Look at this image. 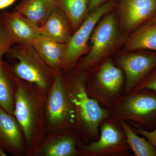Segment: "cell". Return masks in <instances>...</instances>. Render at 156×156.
<instances>
[{"label":"cell","mask_w":156,"mask_h":156,"mask_svg":"<svg viewBox=\"0 0 156 156\" xmlns=\"http://www.w3.org/2000/svg\"><path fill=\"white\" fill-rule=\"evenodd\" d=\"M119 13L122 28L131 31L155 16L156 0H121Z\"/></svg>","instance_id":"4fadbf2b"},{"label":"cell","mask_w":156,"mask_h":156,"mask_svg":"<svg viewBox=\"0 0 156 156\" xmlns=\"http://www.w3.org/2000/svg\"><path fill=\"white\" fill-rule=\"evenodd\" d=\"M0 147L14 156H28L29 149L14 115L0 107Z\"/></svg>","instance_id":"7c38bea8"},{"label":"cell","mask_w":156,"mask_h":156,"mask_svg":"<svg viewBox=\"0 0 156 156\" xmlns=\"http://www.w3.org/2000/svg\"><path fill=\"white\" fill-rule=\"evenodd\" d=\"M72 30L69 20L57 4L48 20L40 27V33L41 36L67 44L72 36Z\"/></svg>","instance_id":"9a60e30c"},{"label":"cell","mask_w":156,"mask_h":156,"mask_svg":"<svg viewBox=\"0 0 156 156\" xmlns=\"http://www.w3.org/2000/svg\"><path fill=\"white\" fill-rule=\"evenodd\" d=\"M125 49L128 52L141 50L156 51V22L137 30L127 41Z\"/></svg>","instance_id":"d6986e66"},{"label":"cell","mask_w":156,"mask_h":156,"mask_svg":"<svg viewBox=\"0 0 156 156\" xmlns=\"http://www.w3.org/2000/svg\"><path fill=\"white\" fill-rule=\"evenodd\" d=\"M156 22V15L151 20L150 22L149 23H153Z\"/></svg>","instance_id":"83f0119b"},{"label":"cell","mask_w":156,"mask_h":156,"mask_svg":"<svg viewBox=\"0 0 156 156\" xmlns=\"http://www.w3.org/2000/svg\"><path fill=\"white\" fill-rule=\"evenodd\" d=\"M126 134L127 143L136 156H156V148L144 136H140L125 121L120 122Z\"/></svg>","instance_id":"44dd1931"},{"label":"cell","mask_w":156,"mask_h":156,"mask_svg":"<svg viewBox=\"0 0 156 156\" xmlns=\"http://www.w3.org/2000/svg\"><path fill=\"white\" fill-rule=\"evenodd\" d=\"M148 89L156 93V67L136 85L133 90Z\"/></svg>","instance_id":"603a6c76"},{"label":"cell","mask_w":156,"mask_h":156,"mask_svg":"<svg viewBox=\"0 0 156 156\" xmlns=\"http://www.w3.org/2000/svg\"><path fill=\"white\" fill-rule=\"evenodd\" d=\"M6 32L14 44L32 45L41 36L40 27L14 11L1 14Z\"/></svg>","instance_id":"5bb4252c"},{"label":"cell","mask_w":156,"mask_h":156,"mask_svg":"<svg viewBox=\"0 0 156 156\" xmlns=\"http://www.w3.org/2000/svg\"><path fill=\"white\" fill-rule=\"evenodd\" d=\"M31 45L55 72L61 71L67 44L58 43L40 36Z\"/></svg>","instance_id":"ac0fdd59"},{"label":"cell","mask_w":156,"mask_h":156,"mask_svg":"<svg viewBox=\"0 0 156 156\" xmlns=\"http://www.w3.org/2000/svg\"><path fill=\"white\" fill-rule=\"evenodd\" d=\"M92 47L87 56L74 68L87 72L108 59L121 40L118 22L113 14L104 15L98 23L92 35Z\"/></svg>","instance_id":"8992f818"},{"label":"cell","mask_w":156,"mask_h":156,"mask_svg":"<svg viewBox=\"0 0 156 156\" xmlns=\"http://www.w3.org/2000/svg\"><path fill=\"white\" fill-rule=\"evenodd\" d=\"M109 117L118 122L143 127L156 123V93L148 89L132 90L123 94L108 110Z\"/></svg>","instance_id":"277c9868"},{"label":"cell","mask_w":156,"mask_h":156,"mask_svg":"<svg viewBox=\"0 0 156 156\" xmlns=\"http://www.w3.org/2000/svg\"><path fill=\"white\" fill-rule=\"evenodd\" d=\"M17 88V77L13 67L0 58V107L13 115Z\"/></svg>","instance_id":"2e32d148"},{"label":"cell","mask_w":156,"mask_h":156,"mask_svg":"<svg viewBox=\"0 0 156 156\" xmlns=\"http://www.w3.org/2000/svg\"><path fill=\"white\" fill-rule=\"evenodd\" d=\"M8 156L7 154L0 147V156Z\"/></svg>","instance_id":"4316f807"},{"label":"cell","mask_w":156,"mask_h":156,"mask_svg":"<svg viewBox=\"0 0 156 156\" xmlns=\"http://www.w3.org/2000/svg\"><path fill=\"white\" fill-rule=\"evenodd\" d=\"M17 0H0V10L12 5Z\"/></svg>","instance_id":"484cf974"},{"label":"cell","mask_w":156,"mask_h":156,"mask_svg":"<svg viewBox=\"0 0 156 156\" xmlns=\"http://www.w3.org/2000/svg\"><path fill=\"white\" fill-rule=\"evenodd\" d=\"M8 53L17 61L12 66L17 78L50 91L56 73L31 45H14Z\"/></svg>","instance_id":"5b68a950"},{"label":"cell","mask_w":156,"mask_h":156,"mask_svg":"<svg viewBox=\"0 0 156 156\" xmlns=\"http://www.w3.org/2000/svg\"><path fill=\"white\" fill-rule=\"evenodd\" d=\"M17 84L14 115L24 134L29 153L48 133L46 104L49 92L17 78Z\"/></svg>","instance_id":"6da1fadb"},{"label":"cell","mask_w":156,"mask_h":156,"mask_svg":"<svg viewBox=\"0 0 156 156\" xmlns=\"http://www.w3.org/2000/svg\"><path fill=\"white\" fill-rule=\"evenodd\" d=\"M113 3L110 2L91 11L67 44L66 52L61 70L66 72L74 68L80 58L87 52V44L98 23L110 11Z\"/></svg>","instance_id":"9c48e42d"},{"label":"cell","mask_w":156,"mask_h":156,"mask_svg":"<svg viewBox=\"0 0 156 156\" xmlns=\"http://www.w3.org/2000/svg\"><path fill=\"white\" fill-rule=\"evenodd\" d=\"M86 73L87 93L101 106L110 109L124 93L123 71L108 58Z\"/></svg>","instance_id":"3957f363"},{"label":"cell","mask_w":156,"mask_h":156,"mask_svg":"<svg viewBox=\"0 0 156 156\" xmlns=\"http://www.w3.org/2000/svg\"><path fill=\"white\" fill-rule=\"evenodd\" d=\"M107 0H89V9L91 11H94L102 5Z\"/></svg>","instance_id":"d4e9b609"},{"label":"cell","mask_w":156,"mask_h":156,"mask_svg":"<svg viewBox=\"0 0 156 156\" xmlns=\"http://www.w3.org/2000/svg\"><path fill=\"white\" fill-rule=\"evenodd\" d=\"M48 133L70 129L76 130V116L61 71L56 73L48 92L46 104Z\"/></svg>","instance_id":"52a82bcc"},{"label":"cell","mask_w":156,"mask_h":156,"mask_svg":"<svg viewBox=\"0 0 156 156\" xmlns=\"http://www.w3.org/2000/svg\"><path fill=\"white\" fill-rule=\"evenodd\" d=\"M14 45L6 32L0 14V58H2L4 54L9 53Z\"/></svg>","instance_id":"7402d4cb"},{"label":"cell","mask_w":156,"mask_h":156,"mask_svg":"<svg viewBox=\"0 0 156 156\" xmlns=\"http://www.w3.org/2000/svg\"><path fill=\"white\" fill-rule=\"evenodd\" d=\"M56 2L75 32L87 17L89 0H56Z\"/></svg>","instance_id":"ffe728a7"},{"label":"cell","mask_w":156,"mask_h":156,"mask_svg":"<svg viewBox=\"0 0 156 156\" xmlns=\"http://www.w3.org/2000/svg\"><path fill=\"white\" fill-rule=\"evenodd\" d=\"M126 77L124 93L131 92L156 67V54L137 52L125 53L117 61Z\"/></svg>","instance_id":"8fae6325"},{"label":"cell","mask_w":156,"mask_h":156,"mask_svg":"<svg viewBox=\"0 0 156 156\" xmlns=\"http://www.w3.org/2000/svg\"><path fill=\"white\" fill-rule=\"evenodd\" d=\"M79 147L82 156H126L131 151L120 122L109 116L101 123L98 139L89 144L80 140Z\"/></svg>","instance_id":"ba28073f"},{"label":"cell","mask_w":156,"mask_h":156,"mask_svg":"<svg viewBox=\"0 0 156 156\" xmlns=\"http://www.w3.org/2000/svg\"><path fill=\"white\" fill-rule=\"evenodd\" d=\"M80 140L74 129L48 132L28 156H81Z\"/></svg>","instance_id":"30bf717a"},{"label":"cell","mask_w":156,"mask_h":156,"mask_svg":"<svg viewBox=\"0 0 156 156\" xmlns=\"http://www.w3.org/2000/svg\"><path fill=\"white\" fill-rule=\"evenodd\" d=\"M63 73L66 87L75 111L76 132L84 144L95 141L99 137L101 123L109 116L108 110L87 93L86 72L73 68Z\"/></svg>","instance_id":"7a4b0ae2"},{"label":"cell","mask_w":156,"mask_h":156,"mask_svg":"<svg viewBox=\"0 0 156 156\" xmlns=\"http://www.w3.org/2000/svg\"><path fill=\"white\" fill-rule=\"evenodd\" d=\"M127 122L131 125L136 133L146 138L156 148V128L153 131H148L135 123Z\"/></svg>","instance_id":"cb8c5ba5"},{"label":"cell","mask_w":156,"mask_h":156,"mask_svg":"<svg viewBox=\"0 0 156 156\" xmlns=\"http://www.w3.org/2000/svg\"><path fill=\"white\" fill-rule=\"evenodd\" d=\"M56 5V0H22L15 11L40 27L48 20Z\"/></svg>","instance_id":"e0dca14e"}]
</instances>
